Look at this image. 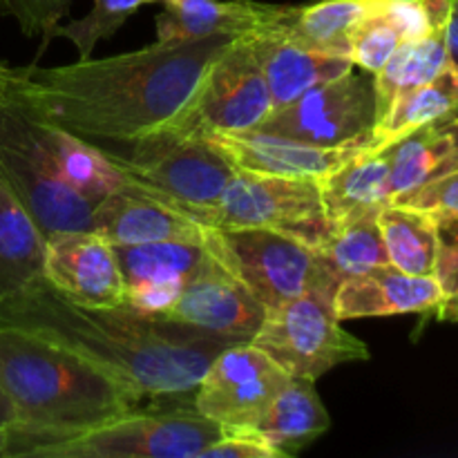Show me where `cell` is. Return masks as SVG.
Instances as JSON below:
<instances>
[{
	"label": "cell",
	"instance_id": "1",
	"mask_svg": "<svg viewBox=\"0 0 458 458\" xmlns=\"http://www.w3.org/2000/svg\"><path fill=\"white\" fill-rule=\"evenodd\" d=\"M233 40H157L98 61L22 67L13 70L7 94L36 119L88 141H132L168 128L186 112L208 67Z\"/></svg>",
	"mask_w": 458,
	"mask_h": 458
},
{
	"label": "cell",
	"instance_id": "2",
	"mask_svg": "<svg viewBox=\"0 0 458 458\" xmlns=\"http://www.w3.org/2000/svg\"><path fill=\"white\" fill-rule=\"evenodd\" d=\"M0 325L18 327L79 353L143 398L192 392L213 358L237 344L128 302L74 304L43 276L0 304Z\"/></svg>",
	"mask_w": 458,
	"mask_h": 458
},
{
	"label": "cell",
	"instance_id": "3",
	"mask_svg": "<svg viewBox=\"0 0 458 458\" xmlns=\"http://www.w3.org/2000/svg\"><path fill=\"white\" fill-rule=\"evenodd\" d=\"M0 392L13 411L4 458L36 456L40 447L110 423L143 401L79 353L7 325H0Z\"/></svg>",
	"mask_w": 458,
	"mask_h": 458
},
{
	"label": "cell",
	"instance_id": "4",
	"mask_svg": "<svg viewBox=\"0 0 458 458\" xmlns=\"http://www.w3.org/2000/svg\"><path fill=\"white\" fill-rule=\"evenodd\" d=\"M125 177L128 191L164 201L208 226V215L237 173L197 130L161 128L132 141H92Z\"/></svg>",
	"mask_w": 458,
	"mask_h": 458
},
{
	"label": "cell",
	"instance_id": "5",
	"mask_svg": "<svg viewBox=\"0 0 458 458\" xmlns=\"http://www.w3.org/2000/svg\"><path fill=\"white\" fill-rule=\"evenodd\" d=\"M0 182L45 237L92 231V201L67 183L36 116L7 92L0 98Z\"/></svg>",
	"mask_w": 458,
	"mask_h": 458
},
{
	"label": "cell",
	"instance_id": "6",
	"mask_svg": "<svg viewBox=\"0 0 458 458\" xmlns=\"http://www.w3.org/2000/svg\"><path fill=\"white\" fill-rule=\"evenodd\" d=\"M208 250L235 273L267 311L304 293H327L334 298L338 286L320 250L276 231L215 228Z\"/></svg>",
	"mask_w": 458,
	"mask_h": 458
},
{
	"label": "cell",
	"instance_id": "7",
	"mask_svg": "<svg viewBox=\"0 0 458 458\" xmlns=\"http://www.w3.org/2000/svg\"><path fill=\"white\" fill-rule=\"evenodd\" d=\"M224 437L222 425L192 410H134L106 425L45 445L38 458H199Z\"/></svg>",
	"mask_w": 458,
	"mask_h": 458
},
{
	"label": "cell",
	"instance_id": "8",
	"mask_svg": "<svg viewBox=\"0 0 458 458\" xmlns=\"http://www.w3.org/2000/svg\"><path fill=\"white\" fill-rule=\"evenodd\" d=\"M250 343L268 353L291 378L311 383L335 367L371 358L369 347L343 329L327 293H304L267 311Z\"/></svg>",
	"mask_w": 458,
	"mask_h": 458
},
{
	"label": "cell",
	"instance_id": "9",
	"mask_svg": "<svg viewBox=\"0 0 458 458\" xmlns=\"http://www.w3.org/2000/svg\"><path fill=\"white\" fill-rule=\"evenodd\" d=\"M208 226L217 231L264 228L325 249L334 226L322 204L316 179L264 177L235 173L208 215Z\"/></svg>",
	"mask_w": 458,
	"mask_h": 458
},
{
	"label": "cell",
	"instance_id": "10",
	"mask_svg": "<svg viewBox=\"0 0 458 458\" xmlns=\"http://www.w3.org/2000/svg\"><path fill=\"white\" fill-rule=\"evenodd\" d=\"M376 123L374 76L352 67L307 89L295 101L276 107L255 130L318 148L365 150Z\"/></svg>",
	"mask_w": 458,
	"mask_h": 458
},
{
	"label": "cell",
	"instance_id": "11",
	"mask_svg": "<svg viewBox=\"0 0 458 458\" xmlns=\"http://www.w3.org/2000/svg\"><path fill=\"white\" fill-rule=\"evenodd\" d=\"M291 376L253 343H237L219 352L206 367L192 396L199 414L224 432L255 429Z\"/></svg>",
	"mask_w": 458,
	"mask_h": 458
},
{
	"label": "cell",
	"instance_id": "12",
	"mask_svg": "<svg viewBox=\"0 0 458 458\" xmlns=\"http://www.w3.org/2000/svg\"><path fill=\"white\" fill-rule=\"evenodd\" d=\"M273 112V98L249 36L233 40L208 67L191 106L173 128L246 132Z\"/></svg>",
	"mask_w": 458,
	"mask_h": 458
},
{
	"label": "cell",
	"instance_id": "13",
	"mask_svg": "<svg viewBox=\"0 0 458 458\" xmlns=\"http://www.w3.org/2000/svg\"><path fill=\"white\" fill-rule=\"evenodd\" d=\"M159 316L237 343H250L267 318V309L237 280L235 273L208 250L199 271Z\"/></svg>",
	"mask_w": 458,
	"mask_h": 458
},
{
	"label": "cell",
	"instance_id": "14",
	"mask_svg": "<svg viewBox=\"0 0 458 458\" xmlns=\"http://www.w3.org/2000/svg\"><path fill=\"white\" fill-rule=\"evenodd\" d=\"M43 277L74 304L116 307L125 302V282L114 246L94 231L45 237Z\"/></svg>",
	"mask_w": 458,
	"mask_h": 458
},
{
	"label": "cell",
	"instance_id": "15",
	"mask_svg": "<svg viewBox=\"0 0 458 458\" xmlns=\"http://www.w3.org/2000/svg\"><path fill=\"white\" fill-rule=\"evenodd\" d=\"M237 173L264 174V177L316 179L352 159L358 148H318L293 139L277 137L262 130L246 132H201Z\"/></svg>",
	"mask_w": 458,
	"mask_h": 458
},
{
	"label": "cell",
	"instance_id": "16",
	"mask_svg": "<svg viewBox=\"0 0 458 458\" xmlns=\"http://www.w3.org/2000/svg\"><path fill=\"white\" fill-rule=\"evenodd\" d=\"M92 231L112 246L195 242L208 246L215 228L137 191H114L92 210Z\"/></svg>",
	"mask_w": 458,
	"mask_h": 458
},
{
	"label": "cell",
	"instance_id": "17",
	"mask_svg": "<svg viewBox=\"0 0 458 458\" xmlns=\"http://www.w3.org/2000/svg\"><path fill=\"white\" fill-rule=\"evenodd\" d=\"M125 282V302L148 313H164L199 271L208 246L195 242L114 246Z\"/></svg>",
	"mask_w": 458,
	"mask_h": 458
},
{
	"label": "cell",
	"instance_id": "18",
	"mask_svg": "<svg viewBox=\"0 0 458 458\" xmlns=\"http://www.w3.org/2000/svg\"><path fill=\"white\" fill-rule=\"evenodd\" d=\"M443 300L445 295L434 276H410L392 264H383L338 282L331 309L343 322L437 311Z\"/></svg>",
	"mask_w": 458,
	"mask_h": 458
},
{
	"label": "cell",
	"instance_id": "19",
	"mask_svg": "<svg viewBox=\"0 0 458 458\" xmlns=\"http://www.w3.org/2000/svg\"><path fill=\"white\" fill-rule=\"evenodd\" d=\"M164 12L155 18L159 43H182L208 36H250L280 21L286 4L255 0H157Z\"/></svg>",
	"mask_w": 458,
	"mask_h": 458
},
{
	"label": "cell",
	"instance_id": "20",
	"mask_svg": "<svg viewBox=\"0 0 458 458\" xmlns=\"http://www.w3.org/2000/svg\"><path fill=\"white\" fill-rule=\"evenodd\" d=\"M282 18V16H280ZM273 98V110L295 101L300 94L353 67L344 56H329L291 38L277 22L249 36Z\"/></svg>",
	"mask_w": 458,
	"mask_h": 458
},
{
	"label": "cell",
	"instance_id": "21",
	"mask_svg": "<svg viewBox=\"0 0 458 458\" xmlns=\"http://www.w3.org/2000/svg\"><path fill=\"white\" fill-rule=\"evenodd\" d=\"M450 9L452 0H385L352 31L349 58L353 67L374 76L405 40L447 25Z\"/></svg>",
	"mask_w": 458,
	"mask_h": 458
},
{
	"label": "cell",
	"instance_id": "22",
	"mask_svg": "<svg viewBox=\"0 0 458 458\" xmlns=\"http://www.w3.org/2000/svg\"><path fill=\"white\" fill-rule=\"evenodd\" d=\"M318 186L334 233L392 201V173L383 152H356Z\"/></svg>",
	"mask_w": 458,
	"mask_h": 458
},
{
	"label": "cell",
	"instance_id": "23",
	"mask_svg": "<svg viewBox=\"0 0 458 458\" xmlns=\"http://www.w3.org/2000/svg\"><path fill=\"white\" fill-rule=\"evenodd\" d=\"M383 152L392 173V201L458 168V112L398 139Z\"/></svg>",
	"mask_w": 458,
	"mask_h": 458
},
{
	"label": "cell",
	"instance_id": "24",
	"mask_svg": "<svg viewBox=\"0 0 458 458\" xmlns=\"http://www.w3.org/2000/svg\"><path fill=\"white\" fill-rule=\"evenodd\" d=\"M313 385L311 380L291 378L255 428L284 458L307 450L331 428L329 411Z\"/></svg>",
	"mask_w": 458,
	"mask_h": 458
},
{
	"label": "cell",
	"instance_id": "25",
	"mask_svg": "<svg viewBox=\"0 0 458 458\" xmlns=\"http://www.w3.org/2000/svg\"><path fill=\"white\" fill-rule=\"evenodd\" d=\"M383 3L385 0H318L302 7L286 4L277 25L304 47L349 58L352 31Z\"/></svg>",
	"mask_w": 458,
	"mask_h": 458
},
{
	"label": "cell",
	"instance_id": "26",
	"mask_svg": "<svg viewBox=\"0 0 458 458\" xmlns=\"http://www.w3.org/2000/svg\"><path fill=\"white\" fill-rule=\"evenodd\" d=\"M45 235L0 182V304L43 276Z\"/></svg>",
	"mask_w": 458,
	"mask_h": 458
},
{
	"label": "cell",
	"instance_id": "27",
	"mask_svg": "<svg viewBox=\"0 0 458 458\" xmlns=\"http://www.w3.org/2000/svg\"><path fill=\"white\" fill-rule=\"evenodd\" d=\"M447 63L445 25L434 27L419 38L405 40L383 67L374 74L376 112L378 121L387 114L389 107L411 89L437 79Z\"/></svg>",
	"mask_w": 458,
	"mask_h": 458
},
{
	"label": "cell",
	"instance_id": "28",
	"mask_svg": "<svg viewBox=\"0 0 458 458\" xmlns=\"http://www.w3.org/2000/svg\"><path fill=\"white\" fill-rule=\"evenodd\" d=\"M458 112V72L447 65L437 79L403 94L376 123L365 152H380L414 130Z\"/></svg>",
	"mask_w": 458,
	"mask_h": 458
},
{
	"label": "cell",
	"instance_id": "29",
	"mask_svg": "<svg viewBox=\"0 0 458 458\" xmlns=\"http://www.w3.org/2000/svg\"><path fill=\"white\" fill-rule=\"evenodd\" d=\"M378 228L392 267L410 276H434L443 246L434 215L389 201L378 210Z\"/></svg>",
	"mask_w": 458,
	"mask_h": 458
},
{
	"label": "cell",
	"instance_id": "30",
	"mask_svg": "<svg viewBox=\"0 0 458 458\" xmlns=\"http://www.w3.org/2000/svg\"><path fill=\"white\" fill-rule=\"evenodd\" d=\"M36 121L40 125L45 146L52 152L61 174L74 191L92 201V206H97L110 192L123 191L125 177L92 141L40 119Z\"/></svg>",
	"mask_w": 458,
	"mask_h": 458
},
{
	"label": "cell",
	"instance_id": "31",
	"mask_svg": "<svg viewBox=\"0 0 458 458\" xmlns=\"http://www.w3.org/2000/svg\"><path fill=\"white\" fill-rule=\"evenodd\" d=\"M320 253L338 282L389 264L387 249L378 228V213L362 215L360 219L335 231Z\"/></svg>",
	"mask_w": 458,
	"mask_h": 458
},
{
	"label": "cell",
	"instance_id": "32",
	"mask_svg": "<svg viewBox=\"0 0 458 458\" xmlns=\"http://www.w3.org/2000/svg\"><path fill=\"white\" fill-rule=\"evenodd\" d=\"M152 3L157 0H92V12L88 16L58 25L52 31V38L72 40L79 58H89L97 43L114 36L132 13Z\"/></svg>",
	"mask_w": 458,
	"mask_h": 458
},
{
	"label": "cell",
	"instance_id": "33",
	"mask_svg": "<svg viewBox=\"0 0 458 458\" xmlns=\"http://www.w3.org/2000/svg\"><path fill=\"white\" fill-rule=\"evenodd\" d=\"M74 0H0V13L13 18L25 36L52 38Z\"/></svg>",
	"mask_w": 458,
	"mask_h": 458
},
{
	"label": "cell",
	"instance_id": "34",
	"mask_svg": "<svg viewBox=\"0 0 458 458\" xmlns=\"http://www.w3.org/2000/svg\"><path fill=\"white\" fill-rule=\"evenodd\" d=\"M394 204L411 206V208L425 210L434 217H445V215H458V168L450 170L443 177L425 183L419 191L407 192L396 197Z\"/></svg>",
	"mask_w": 458,
	"mask_h": 458
},
{
	"label": "cell",
	"instance_id": "35",
	"mask_svg": "<svg viewBox=\"0 0 458 458\" xmlns=\"http://www.w3.org/2000/svg\"><path fill=\"white\" fill-rule=\"evenodd\" d=\"M199 458H284L255 429H235L206 447Z\"/></svg>",
	"mask_w": 458,
	"mask_h": 458
},
{
	"label": "cell",
	"instance_id": "36",
	"mask_svg": "<svg viewBox=\"0 0 458 458\" xmlns=\"http://www.w3.org/2000/svg\"><path fill=\"white\" fill-rule=\"evenodd\" d=\"M434 277L441 284V291L445 298H452V295L458 293V244L441 246Z\"/></svg>",
	"mask_w": 458,
	"mask_h": 458
},
{
	"label": "cell",
	"instance_id": "37",
	"mask_svg": "<svg viewBox=\"0 0 458 458\" xmlns=\"http://www.w3.org/2000/svg\"><path fill=\"white\" fill-rule=\"evenodd\" d=\"M445 47L447 63L458 72V0H452L450 18L445 25Z\"/></svg>",
	"mask_w": 458,
	"mask_h": 458
},
{
	"label": "cell",
	"instance_id": "38",
	"mask_svg": "<svg viewBox=\"0 0 458 458\" xmlns=\"http://www.w3.org/2000/svg\"><path fill=\"white\" fill-rule=\"evenodd\" d=\"M437 224H438V237H441V244H458V215L437 217Z\"/></svg>",
	"mask_w": 458,
	"mask_h": 458
},
{
	"label": "cell",
	"instance_id": "39",
	"mask_svg": "<svg viewBox=\"0 0 458 458\" xmlns=\"http://www.w3.org/2000/svg\"><path fill=\"white\" fill-rule=\"evenodd\" d=\"M438 320L443 322H458V293L452 298H445L437 309Z\"/></svg>",
	"mask_w": 458,
	"mask_h": 458
},
{
	"label": "cell",
	"instance_id": "40",
	"mask_svg": "<svg viewBox=\"0 0 458 458\" xmlns=\"http://www.w3.org/2000/svg\"><path fill=\"white\" fill-rule=\"evenodd\" d=\"M12 420H13L12 407H9L7 398H4L3 392H0V428L7 429L9 425H12Z\"/></svg>",
	"mask_w": 458,
	"mask_h": 458
},
{
	"label": "cell",
	"instance_id": "41",
	"mask_svg": "<svg viewBox=\"0 0 458 458\" xmlns=\"http://www.w3.org/2000/svg\"><path fill=\"white\" fill-rule=\"evenodd\" d=\"M12 76H13L12 67H7V65H4V63H0V98H3L4 92H7L9 81H12Z\"/></svg>",
	"mask_w": 458,
	"mask_h": 458
},
{
	"label": "cell",
	"instance_id": "42",
	"mask_svg": "<svg viewBox=\"0 0 458 458\" xmlns=\"http://www.w3.org/2000/svg\"><path fill=\"white\" fill-rule=\"evenodd\" d=\"M4 452H7V429L0 428V458H4Z\"/></svg>",
	"mask_w": 458,
	"mask_h": 458
}]
</instances>
